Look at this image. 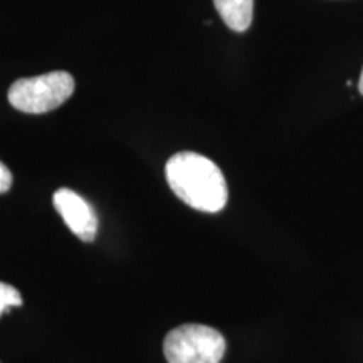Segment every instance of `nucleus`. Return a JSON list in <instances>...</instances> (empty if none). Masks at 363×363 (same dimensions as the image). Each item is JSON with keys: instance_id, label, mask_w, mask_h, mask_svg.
Returning <instances> with one entry per match:
<instances>
[{"instance_id": "1", "label": "nucleus", "mask_w": 363, "mask_h": 363, "mask_svg": "<svg viewBox=\"0 0 363 363\" xmlns=\"http://www.w3.org/2000/svg\"><path fill=\"white\" fill-rule=\"evenodd\" d=\"M167 182L174 194L195 211L216 214L227 203V184L219 167L207 157L180 152L167 162Z\"/></svg>"}, {"instance_id": "2", "label": "nucleus", "mask_w": 363, "mask_h": 363, "mask_svg": "<svg viewBox=\"0 0 363 363\" xmlns=\"http://www.w3.org/2000/svg\"><path fill=\"white\" fill-rule=\"evenodd\" d=\"M74 78L66 71H52L35 78H22L9 89V103L29 115H43L66 103L74 93Z\"/></svg>"}, {"instance_id": "3", "label": "nucleus", "mask_w": 363, "mask_h": 363, "mask_svg": "<svg viewBox=\"0 0 363 363\" xmlns=\"http://www.w3.org/2000/svg\"><path fill=\"white\" fill-rule=\"evenodd\" d=\"M163 353L169 363H220L225 340L212 326L182 325L165 337Z\"/></svg>"}, {"instance_id": "4", "label": "nucleus", "mask_w": 363, "mask_h": 363, "mask_svg": "<svg viewBox=\"0 0 363 363\" xmlns=\"http://www.w3.org/2000/svg\"><path fill=\"white\" fill-rule=\"evenodd\" d=\"M52 203L72 234L84 242L94 240L98 234V216L91 203L71 189H59L54 192Z\"/></svg>"}, {"instance_id": "5", "label": "nucleus", "mask_w": 363, "mask_h": 363, "mask_svg": "<svg viewBox=\"0 0 363 363\" xmlns=\"http://www.w3.org/2000/svg\"><path fill=\"white\" fill-rule=\"evenodd\" d=\"M220 19L229 29L244 33L252 22L254 0H214Z\"/></svg>"}, {"instance_id": "6", "label": "nucleus", "mask_w": 363, "mask_h": 363, "mask_svg": "<svg viewBox=\"0 0 363 363\" xmlns=\"http://www.w3.org/2000/svg\"><path fill=\"white\" fill-rule=\"evenodd\" d=\"M22 306V296L19 289L0 281V316L9 311V308Z\"/></svg>"}, {"instance_id": "7", "label": "nucleus", "mask_w": 363, "mask_h": 363, "mask_svg": "<svg viewBox=\"0 0 363 363\" xmlns=\"http://www.w3.org/2000/svg\"><path fill=\"white\" fill-rule=\"evenodd\" d=\"M12 187V174L11 170L0 162V194H6Z\"/></svg>"}, {"instance_id": "8", "label": "nucleus", "mask_w": 363, "mask_h": 363, "mask_svg": "<svg viewBox=\"0 0 363 363\" xmlns=\"http://www.w3.org/2000/svg\"><path fill=\"white\" fill-rule=\"evenodd\" d=\"M358 89H360V93L363 94V71H362V76H360V81H358Z\"/></svg>"}]
</instances>
